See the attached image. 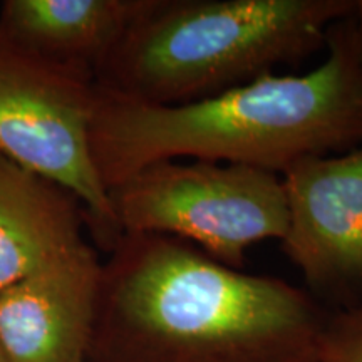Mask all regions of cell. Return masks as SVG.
<instances>
[{"label":"cell","instance_id":"cell-1","mask_svg":"<svg viewBox=\"0 0 362 362\" xmlns=\"http://www.w3.org/2000/svg\"><path fill=\"white\" fill-rule=\"evenodd\" d=\"M325 320L282 279L168 235L123 233L101 262L86 362H319Z\"/></svg>","mask_w":362,"mask_h":362},{"label":"cell","instance_id":"cell-2","mask_svg":"<svg viewBox=\"0 0 362 362\" xmlns=\"http://www.w3.org/2000/svg\"><path fill=\"white\" fill-rule=\"evenodd\" d=\"M325 45V61L304 76L267 74L192 103L146 104L96 84L89 148L103 187L178 158L280 175L302 156L357 146L362 59L351 16L329 27Z\"/></svg>","mask_w":362,"mask_h":362},{"label":"cell","instance_id":"cell-3","mask_svg":"<svg viewBox=\"0 0 362 362\" xmlns=\"http://www.w3.org/2000/svg\"><path fill=\"white\" fill-rule=\"evenodd\" d=\"M352 11L354 0H149L94 81L146 104L198 101L310 56Z\"/></svg>","mask_w":362,"mask_h":362},{"label":"cell","instance_id":"cell-4","mask_svg":"<svg viewBox=\"0 0 362 362\" xmlns=\"http://www.w3.org/2000/svg\"><path fill=\"white\" fill-rule=\"evenodd\" d=\"M107 194L121 233L185 240L237 270L248 247L287 232L282 178L255 166L158 161Z\"/></svg>","mask_w":362,"mask_h":362},{"label":"cell","instance_id":"cell-5","mask_svg":"<svg viewBox=\"0 0 362 362\" xmlns=\"http://www.w3.org/2000/svg\"><path fill=\"white\" fill-rule=\"evenodd\" d=\"M94 99L93 72L37 56L0 30V153L71 189L110 253L123 233L90 158Z\"/></svg>","mask_w":362,"mask_h":362},{"label":"cell","instance_id":"cell-6","mask_svg":"<svg viewBox=\"0 0 362 362\" xmlns=\"http://www.w3.org/2000/svg\"><path fill=\"white\" fill-rule=\"evenodd\" d=\"M287 232L282 250L312 291L362 285V146L346 155H307L284 171Z\"/></svg>","mask_w":362,"mask_h":362},{"label":"cell","instance_id":"cell-7","mask_svg":"<svg viewBox=\"0 0 362 362\" xmlns=\"http://www.w3.org/2000/svg\"><path fill=\"white\" fill-rule=\"evenodd\" d=\"M101 262L88 242L0 291L7 362H86Z\"/></svg>","mask_w":362,"mask_h":362},{"label":"cell","instance_id":"cell-8","mask_svg":"<svg viewBox=\"0 0 362 362\" xmlns=\"http://www.w3.org/2000/svg\"><path fill=\"white\" fill-rule=\"evenodd\" d=\"M84 228L71 189L0 153V291L84 243Z\"/></svg>","mask_w":362,"mask_h":362},{"label":"cell","instance_id":"cell-9","mask_svg":"<svg viewBox=\"0 0 362 362\" xmlns=\"http://www.w3.org/2000/svg\"><path fill=\"white\" fill-rule=\"evenodd\" d=\"M149 0H6L0 30L57 64L96 72Z\"/></svg>","mask_w":362,"mask_h":362},{"label":"cell","instance_id":"cell-10","mask_svg":"<svg viewBox=\"0 0 362 362\" xmlns=\"http://www.w3.org/2000/svg\"><path fill=\"white\" fill-rule=\"evenodd\" d=\"M319 362H362V309L327 315L320 336Z\"/></svg>","mask_w":362,"mask_h":362},{"label":"cell","instance_id":"cell-11","mask_svg":"<svg viewBox=\"0 0 362 362\" xmlns=\"http://www.w3.org/2000/svg\"><path fill=\"white\" fill-rule=\"evenodd\" d=\"M351 17H352V22H354L357 47H359L361 59H362V0H354V11H352Z\"/></svg>","mask_w":362,"mask_h":362},{"label":"cell","instance_id":"cell-12","mask_svg":"<svg viewBox=\"0 0 362 362\" xmlns=\"http://www.w3.org/2000/svg\"><path fill=\"white\" fill-rule=\"evenodd\" d=\"M0 362H7V361H6V357H4V352H2V349H0Z\"/></svg>","mask_w":362,"mask_h":362}]
</instances>
